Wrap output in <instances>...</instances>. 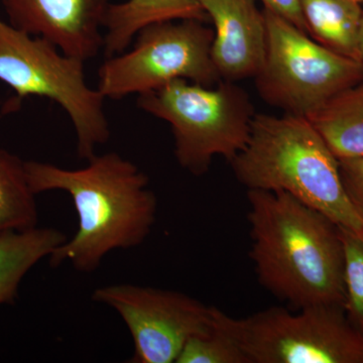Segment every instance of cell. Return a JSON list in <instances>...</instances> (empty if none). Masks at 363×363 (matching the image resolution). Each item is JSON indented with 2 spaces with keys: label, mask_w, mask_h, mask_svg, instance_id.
Returning <instances> with one entry per match:
<instances>
[{
  "label": "cell",
  "mask_w": 363,
  "mask_h": 363,
  "mask_svg": "<svg viewBox=\"0 0 363 363\" xmlns=\"http://www.w3.org/2000/svg\"><path fill=\"white\" fill-rule=\"evenodd\" d=\"M88 162L68 169L26 162L35 194L63 191L77 212V231L50 255L52 267L71 262L78 272H94L112 250L142 245L156 222L157 200L145 172L116 152L94 155Z\"/></svg>",
  "instance_id": "6da1fadb"
},
{
  "label": "cell",
  "mask_w": 363,
  "mask_h": 363,
  "mask_svg": "<svg viewBox=\"0 0 363 363\" xmlns=\"http://www.w3.org/2000/svg\"><path fill=\"white\" fill-rule=\"evenodd\" d=\"M247 197L250 257L260 285L296 310L345 307L337 224L286 192L247 190Z\"/></svg>",
  "instance_id": "7a4b0ae2"
},
{
  "label": "cell",
  "mask_w": 363,
  "mask_h": 363,
  "mask_svg": "<svg viewBox=\"0 0 363 363\" xmlns=\"http://www.w3.org/2000/svg\"><path fill=\"white\" fill-rule=\"evenodd\" d=\"M229 162L247 190L288 193L338 226L363 233V218L344 188L339 160L306 117L255 114L247 145Z\"/></svg>",
  "instance_id": "3957f363"
},
{
  "label": "cell",
  "mask_w": 363,
  "mask_h": 363,
  "mask_svg": "<svg viewBox=\"0 0 363 363\" xmlns=\"http://www.w3.org/2000/svg\"><path fill=\"white\" fill-rule=\"evenodd\" d=\"M138 106L169 123L177 161L195 176L206 174L216 156L233 161L247 145L255 116L247 93L224 80L206 87L177 79L138 95Z\"/></svg>",
  "instance_id": "277c9868"
},
{
  "label": "cell",
  "mask_w": 363,
  "mask_h": 363,
  "mask_svg": "<svg viewBox=\"0 0 363 363\" xmlns=\"http://www.w3.org/2000/svg\"><path fill=\"white\" fill-rule=\"evenodd\" d=\"M84 64L0 18V82L16 92L18 102L38 96L58 104L75 128L79 157L88 161L108 142L111 128L105 98L88 86Z\"/></svg>",
  "instance_id": "5b68a950"
},
{
  "label": "cell",
  "mask_w": 363,
  "mask_h": 363,
  "mask_svg": "<svg viewBox=\"0 0 363 363\" xmlns=\"http://www.w3.org/2000/svg\"><path fill=\"white\" fill-rule=\"evenodd\" d=\"M213 316L248 363H363V335L340 306L271 307L245 318L213 307Z\"/></svg>",
  "instance_id": "8992f818"
},
{
  "label": "cell",
  "mask_w": 363,
  "mask_h": 363,
  "mask_svg": "<svg viewBox=\"0 0 363 363\" xmlns=\"http://www.w3.org/2000/svg\"><path fill=\"white\" fill-rule=\"evenodd\" d=\"M264 64L255 86L267 104L310 119L344 91L363 82V65L324 47L290 21L262 9Z\"/></svg>",
  "instance_id": "52a82bcc"
},
{
  "label": "cell",
  "mask_w": 363,
  "mask_h": 363,
  "mask_svg": "<svg viewBox=\"0 0 363 363\" xmlns=\"http://www.w3.org/2000/svg\"><path fill=\"white\" fill-rule=\"evenodd\" d=\"M130 51L107 57L100 66L97 89L105 99L157 89L177 79L206 87L221 82L212 60L214 30L204 21H164L136 33Z\"/></svg>",
  "instance_id": "ba28073f"
},
{
  "label": "cell",
  "mask_w": 363,
  "mask_h": 363,
  "mask_svg": "<svg viewBox=\"0 0 363 363\" xmlns=\"http://www.w3.org/2000/svg\"><path fill=\"white\" fill-rule=\"evenodd\" d=\"M95 302L123 318L133 337L131 363H174L189 339L213 327L212 306L176 291L119 284L101 286Z\"/></svg>",
  "instance_id": "9c48e42d"
},
{
  "label": "cell",
  "mask_w": 363,
  "mask_h": 363,
  "mask_svg": "<svg viewBox=\"0 0 363 363\" xmlns=\"http://www.w3.org/2000/svg\"><path fill=\"white\" fill-rule=\"evenodd\" d=\"M9 23L43 38L67 55L88 61L104 50L109 0H1Z\"/></svg>",
  "instance_id": "30bf717a"
},
{
  "label": "cell",
  "mask_w": 363,
  "mask_h": 363,
  "mask_svg": "<svg viewBox=\"0 0 363 363\" xmlns=\"http://www.w3.org/2000/svg\"><path fill=\"white\" fill-rule=\"evenodd\" d=\"M213 23L212 60L222 80L257 76L264 64L267 30L255 0H200Z\"/></svg>",
  "instance_id": "8fae6325"
},
{
  "label": "cell",
  "mask_w": 363,
  "mask_h": 363,
  "mask_svg": "<svg viewBox=\"0 0 363 363\" xmlns=\"http://www.w3.org/2000/svg\"><path fill=\"white\" fill-rule=\"evenodd\" d=\"M181 20L207 23L209 18L200 0H126L111 4L104 20V52L107 57L121 54L145 26Z\"/></svg>",
  "instance_id": "7c38bea8"
},
{
  "label": "cell",
  "mask_w": 363,
  "mask_h": 363,
  "mask_svg": "<svg viewBox=\"0 0 363 363\" xmlns=\"http://www.w3.org/2000/svg\"><path fill=\"white\" fill-rule=\"evenodd\" d=\"M68 240L56 228L35 226L0 235V305L13 304L26 274Z\"/></svg>",
  "instance_id": "4fadbf2b"
},
{
  "label": "cell",
  "mask_w": 363,
  "mask_h": 363,
  "mask_svg": "<svg viewBox=\"0 0 363 363\" xmlns=\"http://www.w3.org/2000/svg\"><path fill=\"white\" fill-rule=\"evenodd\" d=\"M300 7L306 30L313 40L359 61L360 4L354 0H300Z\"/></svg>",
  "instance_id": "5bb4252c"
},
{
  "label": "cell",
  "mask_w": 363,
  "mask_h": 363,
  "mask_svg": "<svg viewBox=\"0 0 363 363\" xmlns=\"http://www.w3.org/2000/svg\"><path fill=\"white\" fill-rule=\"evenodd\" d=\"M338 160L363 156V82L344 91L309 119Z\"/></svg>",
  "instance_id": "9a60e30c"
},
{
  "label": "cell",
  "mask_w": 363,
  "mask_h": 363,
  "mask_svg": "<svg viewBox=\"0 0 363 363\" xmlns=\"http://www.w3.org/2000/svg\"><path fill=\"white\" fill-rule=\"evenodd\" d=\"M35 195L28 183L26 161L0 150V235L38 226Z\"/></svg>",
  "instance_id": "2e32d148"
},
{
  "label": "cell",
  "mask_w": 363,
  "mask_h": 363,
  "mask_svg": "<svg viewBox=\"0 0 363 363\" xmlns=\"http://www.w3.org/2000/svg\"><path fill=\"white\" fill-rule=\"evenodd\" d=\"M344 252L346 316L363 335V233L339 226Z\"/></svg>",
  "instance_id": "e0dca14e"
},
{
  "label": "cell",
  "mask_w": 363,
  "mask_h": 363,
  "mask_svg": "<svg viewBox=\"0 0 363 363\" xmlns=\"http://www.w3.org/2000/svg\"><path fill=\"white\" fill-rule=\"evenodd\" d=\"M176 363H248V360L233 336L213 317L211 330L189 339Z\"/></svg>",
  "instance_id": "ac0fdd59"
},
{
  "label": "cell",
  "mask_w": 363,
  "mask_h": 363,
  "mask_svg": "<svg viewBox=\"0 0 363 363\" xmlns=\"http://www.w3.org/2000/svg\"><path fill=\"white\" fill-rule=\"evenodd\" d=\"M339 169L346 193L363 218V156L339 160Z\"/></svg>",
  "instance_id": "d6986e66"
},
{
  "label": "cell",
  "mask_w": 363,
  "mask_h": 363,
  "mask_svg": "<svg viewBox=\"0 0 363 363\" xmlns=\"http://www.w3.org/2000/svg\"><path fill=\"white\" fill-rule=\"evenodd\" d=\"M260 2L264 4V9L278 14L297 26L298 30L307 33L301 13L300 0H260Z\"/></svg>",
  "instance_id": "ffe728a7"
},
{
  "label": "cell",
  "mask_w": 363,
  "mask_h": 363,
  "mask_svg": "<svg viewBox=\"0 0 363 363\" xmlns=\"http://www.w3.org/2000/svg\"><path fill=\"white\" fill-rule=\"evenodd\" d=\"M358 52H359V61L363 65V13L362 23H360L359 35H358Z\"/></svg>",
  "instance_id": "44dd1931"
},
{
  "label": "cell",
  "mask_w": 363,
  "mask_h": 363,
  "mask_svg": "<svg viewBox=\"0 0 363 363\" xmlns=\"http://www.w3.org/2000/svg\"><path fill=\"white\" fill-rule=\"evenodd\" d=\"M354 1L358 2V4H360V2H363V0H354Z\"/></svg>",
  "instance_id": "7402d4cb"
}]
</instances>
